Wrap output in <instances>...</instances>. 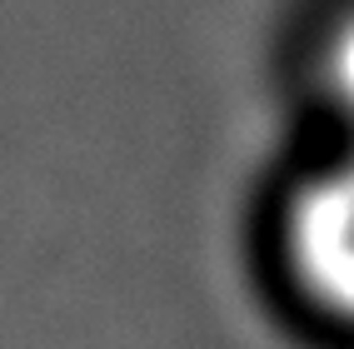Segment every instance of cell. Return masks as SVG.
Returning a JSON list of instances; mask_svg holds the SVG:
<instances>
[{
    "instance_id": "6da1fadb",
    "label": "cell",
    "mask_w": 354,
    "mask_h": 349,
    "mask_svg": "<svg viewBox=\"0 0 354 349\" xmlns=\"http://www.w3.org/2000/svg\"><path fill=\"white\" fill-rule=\"evenodd\" d=\"M285 260L324 314L354 324V155L315 170L285 215Z\"/></svg>"
},
{
    "instance_id": "7a4b0ae2",
    "label": "cell",
    "mask_w": 354,
    "mask_h": 349,
    "mask_svg": "<svg viewBox=\"0 0 354 349\" xmlns=\"http://www.w3.org/2000/svg\"><path fill=\"white\" fill-rule=\"evenodd\" d=\"M324 85L329 95L344 105V115L354 120V15L329 35V50H324Z\"/></svg>"
}]
</instances>
